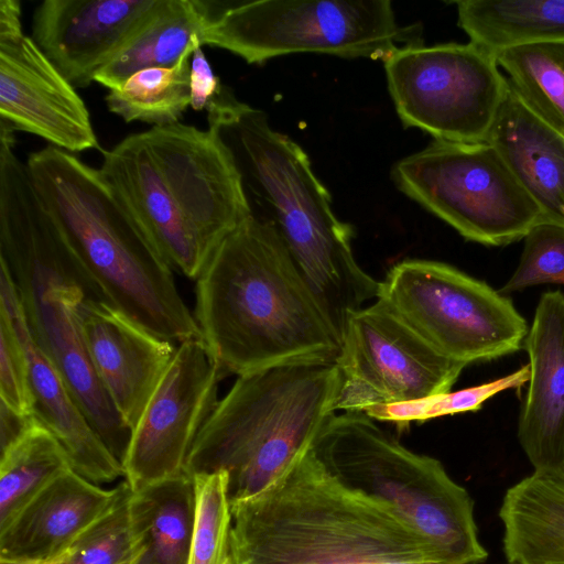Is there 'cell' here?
Returning a JSON list of instances; mask_svg holds the SVG:
<instances>
[{
    "label": "cell",
    "mask_w": 564,
    "mask_h": 564,
    "mask_svg": "<svg viewBox=\"0 0 564 564\" xmlns=\"http://www.w3.org/2000/svg\"><path fill=\"white\" fill-rule=\"evenodd\" d=\"M195 319L221 377L336 360L340 340L271 223L252 212L196 280Z\"/></svg>",
    "instance_id": "cell-1"
},
{
    "label": "cell",
    "mask_w": 564,
    "mask_h": 564,
    "mask_svg": "<svg viewBox=\"0 0 564 564\" xmlns=\"http://www.w3.org/2000/svg\"><path fill=\"white\" fill-rule=\"evenodd\" d=\"M208 126L231 151L247 196L272 224L340 344L349 317L377 299L380 282L357 263L354 230L335 215L332 197L306 152L275 130L268 115L228 87L207 108Z\"/></svg>",
    "instance_id": "cell-2"
},
{
    "label": "cell",
    "mask_w": 564,
    "mask_h": 564,
    "mask_svg": "<svg viewBox=\"0 0 564 564\" xmlns=\"http://www.w3.org/2000/svg\"><path fill=\"white\" fill-rule=\"evenodd\" d=\"M235 564H442L387 503L333 475L313 447L258 495L231 502Z\"/></svg>",
    "instance_id": "cell-3"
},
{
    "label": "cell",
    "mask_w": 564,
    "mask_h": 564,
    "mask_svg": "<svg viewBox=\"0 0 564 564\" xmlns=\"http://www.w3.org/2000/svg\"><path fill=\"white\" fill-rule=\"evenodd\" d=\"M0 260L15 284L32 337L122 465L131 430L94 368L80 323L85 301L109 302L80 267L15 154L0 161Z\"/></svg>",
    "instance_id": "cell-4"
},
{
    "label": "cell",
    "mask_w": 564,
    "mask_h": 564,
    "mask_svg": "<svg viewBox=\"0 0 564 564\" xmlns=\"http://www.w3.org/2000/svg\"><path fill=\"white\" fill-rule=\"evenodd\" d=\"M26 167L80 267L110 305L165 340L202 338L173 269L99 169L51 144L30 153Z\"/></svg>",
    "instance_id": "cell-5"
},
{
    "label": "cell",
    "mask_w": 564,
    "mask_h": 564,
    "mask_svg": "<svg viewBox=\"0 0 564 564\" xmlns=\"http://www.w3.org/2000/svg\"><path fill=\"white\" fill-rule=\"evenodd\" d=\"M336 360L307 359L238 376L198 433L189 476L225 470L231 502L271 486L335 414Z\"/></svg>",
    "instance_id": "cell-6"
},
{
    "label": "cell",
    "mask_w": 564,
    "mask_h": 564,
    "mask_svg": "<svg viewBox=\"0 0 564 564\" xmlns=\"http://www.w3.org/2000/svg\"><path fill=\"white\" fill-rule=\"evenodd\" d=\"M313 451L337 478L390 506L431 544L442 564L487 558L468 491L438 459L408 449L371 417L360 412L332 415Z\"/></svg>",
    "instance_id": "cell-7"
},
{
    "label": "cell",
    "mask_w": 564,
    "mask_h": 564,
    "mask_svg": "<svg viewBox=\"0 0 564 564\" xmlns=\"http://www.w3.org/2000/svg\"><path fill=\"white\" fill-rule=\"evenodd\" d=\"M203 45L249 64L297 53L386 61L399 44L421 43V26L400 25L388 0H200Z\"/></svg>",
    "instance_id": "cell-8"
},
{
    "label": "cell",
    "mask_w": 564,
    "mask_h": 564,
    "mask_svg": "<svg viewBox=\"0 0 564 564\" xmlns=\"http://www.w3.org/2000/svg\"><path fill=\"white\" fill-rule=\"evenodd\" d=\"M376 300L437 352L466 366L518 351L529 330L510 297L440 261L394 264Z\"/></svg>",
    "instance_id": "cell-9"
},
{
    "label": "cell",
    "mask_w": 564,
    "mask_h": 564,
    "mask_svg": "<svg viewBox=\"0 0 564 564\" xmlns=\"http://www.w3.org/2000/svg\"><path fill=\"white\" fill-rule=\"evenodd\" d=\"M397 187L466 240L500 247L543 223L535 203L488 142L434 140L392 167Z\"/></svg>",
    "instance_id": "cell-10"
},
{
    "label": "cell",
    "mask_w": 564,
    "mask_h": 564,
    "mask_svg": "<svg viewBox=\"0 0 564 564\" xmlns=\"http://www.w3.org/2000/svg\"><path fill=\"white\" fill-rule=\"evenodd\" d=\"M384 70L404 127L440 141H487L508 86L494 52L470 41L408 44L384 61Z\"/></svg>",
    "instance_id": "cell-11"
},
{
    "label": "cell",
    "mask_w": 564,
    "mask_h": 564,
    "mask_svg": "<svg viewBox=\"0 0 564 564\" xmlns=\"http://www.w3.org/2000/svg\"><path fill=\"white\" fill-rule=\"evenodd\" d=\"M336 364L335 411L360 413L448 392L466 367L433 349L378 300L349 317Z\"/></svg>",
    "instance_id": "cell-12"
},
{
    "label": "cell",
    "mask_w": 564,
    "mask_h": 564,
    "mask_svg": "<svg viewBox=\"0 0 564 564\" xmlns=\"http://www.w3.org/2000/svg\"><path fill=\"white\" fill-rule=\"evenodd\" d=\"M221 378L202 338L176 346L131 431L122 460L131 491L185 473L194 442L219 401Z\"/></svg>",
    "instance_id": "cell-13"
},
{
    "label": "cell",
    "mask_w": 564,
    "mask_h": 564,
    "mask_svg": "<svg viewBox=\"0 0 564 564\" xmlns=\"http://www.w3.org/2000/svg\"><path fill=\"white\" fill-rule=\"evenodd\" d=\"M178 208L209 257L252 214L240 172L215 128L174 123L141 132Z\"/></svg>",
    "instance_id": "cell-14"
},
{
    "label": "cell",
    "mask_w": 564,
    "mask_h": 564,
    "mask_svg": "<svg viewBox=\"0 0 564 564\" xmlns=\"http://www.w3.org/2000/svg\"><path fill=\"white\" fill-rule=\"evenodd\" d=\"M0 122L66 152L99 149L76 88L31 36H0Z\"/></svg>",
    "instance_id": "cell-15"
},
{
    "label": "cell",
    "mask_w": 564,
    "mask_h": 564,
    "mask_svg": "<svg viewBox=\"0 0 564 564\" xmlns=\"http://www.w3.org/2000/svg\"><path fill=\"white\" fill-rule=\"evenodd\" d=\"M158 1L45 0L33 12L31 37L75 88H85Z\"/></svg>",
    "instance_id": "cell-16"
},
{
    "label": "cell",
    "mask_w": 564,
    "mask_h": 564,
    "mask_svg": "<svg viewBox=\"0 0 564 564\" xmlns=\"http://www.w3.org/2000/svg\"><path fill=\"white\" fill-rule=\"evenodd\" d=\"M80 323L94 368L122 421L132 431L176 347L104 301H85Z\"/></svg>",
    "instance_id": "cell-17"
},
{
    "label": "cell",
    "mask_w": 564,
    "mask_h": 564,
    "mask_svg": "<svg viewBox=\"0 0 564 564\" xmlns=\"http://www.w3.org/2000/svg\"><path fill=\"white\" fill-rule=\"evenodd\" d=\"M99 171L169 265L197 280L210 257L178 208L141 132L102 151Z\"/></svg>",
    "instance_id": "cell-18"
},
{
    "label": "cell",
    "mask_w": 564,
    "mask_h": 564,
    "mask_svg": "<svg viewBox=\"0 0 564 564\" xmlns=\"http://www.w3.org/2000/svg\"><path fill=\"white\" fill-rule=\"evenodd\" d=\"M0 310L10 318L28 358L33 415L61 443L73 470L99 486L124 477L121 463L96 433L58 369L32 337L15 284L2 261Z\"/></svg>",
    "instance_id": "cell-19"
},
{
    "label": "cell",
    "mask_w": 564,
    "mask_h": 564,
    "mask_svg": "<svg viewBox=\"0 0 564 564\" xmlns=\"http://www.w3.org/2000/svg\"><path fill=\"white\" fill-rule=\"evenodd\" d=\"M530 378L518 438L535 471H564V294L544 292L523 341Z\"/></svg>",
    "instance_id": "cell-20"
},
{
    "label": "cell",
    "mask_w": 564,
    "mask_h": 564,
    "mask_svg": "<svg viewBox=\"0 0 564 564\" xmlns=\"http://www.w3.org/2000/svg\"><path fill=\"white\" fill-rule=\"evenodd\" d=\"M130 490L105 489L73 469L34 496L0 529V561L50 560L67 551Z\"/></svg>",
    "instance_id": "cell-21"
},
{
    "label": "cell",
    "mask_w": 564,
    "mask_h": 564,
    "mask_svg": "<svg viewBox=\"0 0 564 564\" xmlns=\"http://www.w3.org/2000/svg\"><path fill=\"white\" fill-rule=\"evenodd\" d=\"M486 142L535 203L543 223L564 228V134L534 115L509 83Z\"/></svg>",
    "instance_id": "cell-22"
},
{
    "label": "cell",
    "mask_w": 564,
    "mask_h": 564,
    "mask_svg": "<svg viewBox=\"0 0 564 564\" xmlns=\"http://www.w3.org/2000/svg\"><path fill=\"white\" fill-rule=\"evenodd\" d=\"M499 517L509 563L564 564V471H535L509 488Z\"/></svg>",
    "instance_id": "cell-23"
},
{
    "label": "cell",
    "mask_w": 564,
    "mask_h": 564,
    "mask_svg": "<svg viewBox=\"0 0 564 564\" xmlns=\"http://www.w3.org/2000/svg\"><path fill=\"white\" fill-rule=\"evenodd\" d=\"M130 564H188L195 522L193 477L184 473L130 492Z\"/></svg>",
    "instance_id": "cell-24"
},
{
    "label": "cell",
    "mask_w": 564,
    "mask_h": 564,
    "mask_svg": "<svg viewBox=\"0 0 564 564\" xmlns=\"http://www.w3.org/2000/svg\"><path fill=\"white\" fill-rule=\"evenodd\" d=\"M204 23L200 0H159L138 31L97 72L94 82L112 90L139 70L174 66L189 48L203 46Z\"/></svg>",
    "instance_id": "cell-25"
},
{
    "label": "cell",
    "mask_w": 564,
    "mask_h": 564,
    "mask_svg": "<svg viewBox=\"0 0 564 564\" xmlns=\"http://www.w3.org/2000/svg\"><path fill=\"white\" fill-rule=\"evenodd\" d=\"M457 24L469 41L491 52L564 41V0H460Z\"/></svg>",
    "instance_id": "cell-26"
},
{
    "label": "cell",
    "mask_w": 564,
    "mask_h": 564,
    "mask_svg": "<svg viewBox=\"0 0 564 564\" xmlns=\"http://www.w3.org/2000/svg\"><path fill=\"white\" fill-rule=\"evenodd\" d=\"M73 469L57 438L37 420L0 456V529L45 486Z\"/></svg>",
    "instance_id": "cell-27"
},
{
    "label": "cell",
    "mask_w": 564,
    "mask_h": 564,
    "mask_svg": "<svg viewBox=\"0 0 564 564\" xmlns=\"http://www.w3.org/2000/svg\"><path fill=\"white\" fill-rule=\"evenodd\" d=\"M495 57L522 102L564 134V41L510 46Z\"/></svg>",
    "instance_id": "cell-28"
},
{
    "label": "cell",
    "mask_w": 564,
    "mask_h": 564,
    "mask_svg": "<svg viewBox=\"0 0 564 564\" xmlns=\"http://www.w3.org/2000/svg\"><path fill=\"white\" fill-rule=\"evenodd\" d=\"M197 47L185 52L172 67H151L131 75L108 91V109L126 122L142 121L152 127L177 123L191 105V59Z\"/></svg>",
    "instance_id": "cell-29"
},
{
    "label": "cell",
    "mask_w": 564,
    "mask_h": 564,
    "mask_svg": "<svg viewBox=\"0 0 564 564\" xmlns=\"http://www.w3.org/2000/svg\"><path fill=\"white\" fill-rule=\"evenodd\" d=\"M192 477L196 508L188 564H235L228 474L220 470Z\"/></svg>",
    "instance_id": "cell-30"
},
{
    "label": "cell",
    "mask_w": 564,
    "mask_h": 564,
    "mask_svg": "<svg viewBox=\"0 0 564 564\" xmlns=\"http://www.w3.org/2000/svg\"><path fill=\"white\" fill-rule=\"evenodd\" d=\"M523 240L519 264L498 291L508 295L540 284L564 285V228L540 223Z\"/></svg>",
    "instance_id": "cell-31"
},
{
    "label": "cell",
    "mask_w": 564,
    "mask_h": 564,
    "mask_svg": "<svg viewBox=\"0 0 564 564\" xmlns=\"http://www.w3.org/2000/svg\"><path fill=\"white\" fill-rule=\"evenodd\" d=\"M131 489L121 500L73 545L66 564H130L133 542L128 500Z\"/></svg>",
    "instance_id": "cell-32"
},
{
    "label": "cell",
    "mask_w": 564,
    "mask_h": 564,
    "mask_svg": "<svg viewBox=\"0 0 564 564\" xmlns=\"http://www.w3.org/2000/svg\"><path fill=\"white\" fill-rule=\"evenodd\" d=\"M0 402L22 415H33L29 362L17 332L0 310Z\"/></svg>",
    "instance_id": "cell-33"
},
{
    "label": "cell",
    "mask_w": 564,
    "mask_h": 564,
    "mask_svg": "<svg viewBox=\"0 0 564 564\" xmlns=\"http://www.w3.org/2000/svg\"><path fill=\"white\" fill-rule=\"evenodd\" d=\"M220 79L214 73L203 46H198L191 59L189 72V107L194 110H203L209 107L223 89Z\"/></svg>",
    "instance_id": "cell-34"
},
{
    "label": "cell",
    "mask_w": 564,
    "mask_h": 564,
    "mask_svg": "<svg viewBox=\"0 0 564 564\" xmlns=\"http://www.w3.org/2000/svg\"><path fill=\"white\" fill-rule=\"evenodd\" d=\"M36 422L34 415H22L0 402L1 452L23 436Z\"/></svg>",
    "instance_id": "cell-35"
},
{
    "label": "cell",
    "mask_w": 564,
    "mask_h": 564,
    "mask_svg": "<svg viewBox=\"0 0 564 564\" xmlns=\"http://www.w3.org/2000/svg\"><path fill=\"white\" fill-rule=\"evenodd\" d=\"M23 33L21 24V3L19 0H0V36Z\"/></svg>",
    "instance_id": "cell-36"
},
{
    "label": "cell",
    "mask_w": 564,
    "mask_h": 564,
    "mask_svg": "<svg viewBox=\"0 0 564 564\" xmlns=\"http://www.w3.org/2000/svg\"><path fill=\"white\" fill-rule=\"evenodd\" d=\"M72 552L73 547L70 546L67 551H65L64 553L54 558L28 561H0V564H65L68 561Z\"/></svg>",
    "instance_id": "cell-37"
},
{
    "label": "cell",
    "mask_w": 564,
    "mask_h": 564,
    "mask_svg": "<svg viewBox=\"0 0 564 564\" xmlns=\"http://www.w3.org/2000/svg\"><path fill=\"white\" fill-rule=\"evenodd\" d=\"M509 564H516V563H509Z\"/></svg>",
    "instance_id": "cell-38"
},
{
    "label": "cell",
    "mask_w": 564,
    "mask_h": 564,
    "mask_svg": "<svg viewBox=\"0 0 564 564\" xmlns=\"http://www.w3.org/2000/svg\"><path fill=\"white\" fill-rule=\"evenodd\" d=\"M66 564V563H65Z\"/></svg>",
    "instance_id": "cell-39"
}]
</instances>
